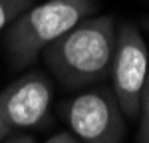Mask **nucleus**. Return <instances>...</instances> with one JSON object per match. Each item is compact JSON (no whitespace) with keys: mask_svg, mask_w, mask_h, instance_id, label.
<instances>
[{"mask_svg":"<svg viewBox=\"0 0 149 143\" xmlns=\"http://www.w3.org/2000/svg\"><path fill=\"white\" fill-rule=\"evenodd\" d=\"M149 74V48L137 24H117V42L111 62V90L125 119L137 121L139 99Z\"/></svg>","mask_w":149,"mask_h":143,"instance_id":"obj_4","label":"nucleus"},{"mask_svg":"<svg viewBox=\"0 0 149 143\" xmlns=\"http://www.w3.org/2000/svg\"><path fill=\"white\" fill-rule=\"evenodd\" d=\"M100 10V0H46L34 4L2 32V46L14 72L30 68L52 42Z\"/></svg>","mask_w":149,"mask_h":143,"instance_id":"obj_2","label":"nucleus"},{"mask_svg":"<svg viewBox=\"0 0 149 143\" xmlns=\"http://www.w3.org/2000/svg\"><path fill=\"white\" fill-rule=\"evenodd\" d=\"M0 143H36V139L30 135V133H12V135H8L6 139H2Z\"/></svg>","mask_w":149,"mask_h":143,"instance_id":"obj_9","label":"nucleus"},{"mask_svg":"<svg viewBox=\"0 0 149 143\" xmlns=\"http://www.w3.org/2000/svg\"><path fill=\"white\" fill-rule=\"evenodd\" d=\"M54 99L52 78L42 70H28L0 90V117L8 133L42 127Z\"/></svg>","mask_w":149,"mask_h":143,"instance_id":"obj_5","label":"nucleus"},{"mask_svg":"<svg viewBox=\"0 0 149 143\" xmlns=\"http://www.w3.org/2000/svg\"><path fill=\"white\" fill-rule=\"evenodd\" d=\"M115 42L117 20L111 14H93L52 42L42 60L64 90H86L109 78Z\"/></svg>","mask_w":149,"mask_h":143,"instance_id":"obj_1","label":"nucleus"},{"mask_svg":"<svg viewBox=\"0 0 149 143\" xmlns=\"http://www.w3.org/2000/svg\"><path fill=\"white\" fill-rule=\"evenodd\" d=\"M30 6H34V0H0V32H4Z\"/></svg>","mask_w":149,"mask_h":143,"instance_id":"obj_6","label":"nucleus"},{"mask_svg":"<svg viewBox=\"0 0 149 143\" xmlns=\"http://www.w3.org/2000/svg\"><path fill=\"white\" fill-rule=\"evenodd\" d=\"M139 129H137V139L139 143H149V74L143 92H141V99H139Z\"/></svg>","mask_w":149,"mask_h":143,"instance_id":"obj_7","label":"nucleus"},{"mask_svg":"<svg viewBox=\"0 0 149 143\" xmlns=\"http://www.w3.org/2000/svg\"><path fill=\"white\" fill-rule=\"evenodd\" d=\"M141 24H143V28L149 32V18H143V20H141Z\"/></svg>","mask_w":149,"mask_h":143,"instance_id":"obj_11","label":"nucleus"},{"mask_svg":"<svg viewBox=\"0 0 149 143\" xmlns=\"http://www.w3.org/2000/svg\"><path fill=\"white\" fill-rule=\"evenodd\" d=\"M8 135H10V133L6 131V127H4V123H2V117H0V141H2V139H6Z\"/></svg>","mask_w":149,"mask_h":143,"instance_id":"obj_10","label":"nucleus"},{"mask_svg":"<svg viewBox=\"0 0 149 143\" xmlns=\"http://www.w3.org/2000/svg\"><path fill=\"white\" fill-rule=\"evenodd\" d=\"M62 115L80 143H121L125 115L113 90L92 85L62 103Z\"/></svg>","mask_w":149,"mask_h":143,"instance_id":"obj_3","label":"nucleus"},{"mask_svg":"<svg viewBox=\"0 0 149 143\" xmlns=\"http://www.w3.org/2000/svg\"><path fill=\"white\" fill-rule=\"evenodd\" d=\"M42 143H80V141L76 139V135H74V133L62 131V133H56V135L48 137L46 141H42Z\"/></svg>","mask_w":149,"mask_h":143,"instance_id":"obj_8","label":"nucleus"}]
</instances>
